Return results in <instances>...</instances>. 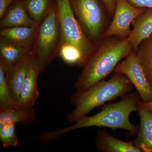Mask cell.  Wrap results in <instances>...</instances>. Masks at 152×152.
Returning <instances> with one entry per match:
<instances>
[{
	"label": "cell",
	"instance_id": "5bb4252c",
	"mask_svg": "<svg viewBox=\"0 0 152 152\" xmlns=\"http://www.w3.org/2000/svg\"><path fill=\"white\" fill-rule=\"evenodd\" d=\"M140 124L137 136L134 142L142 152H152V113L139 104Z\"/></svg>",
	"mask_w": 152,
	"mask_h": 152
},
{
	"label": "cell",
	"instance_id": "3957f363",
	"mask_svg": "<svg viewBox=\"0 0 152 152\" xmlns=\"http://www.w3.org/2000/svg\"><path fill=\"white\" fill-rule=\"evenodd\" d=\"M133 88L132 84L126 76L115 72L108 80L104 79L86 89L76 91L70 100L74 108L67 116V121L73 124L95 108L124 96Z\"/></svg>",
	"mask_w": 152,
	"mask_h": 152
},
{
	"label": "cell",
	"instance_id": "7402d4cb",
	"mask_svg": "<svg viewBox=\"0 0 152 152\" xmlns=\"http://www.w3.org/2000/svg\"><path fill=\"white\" fill-rule=\"evenodd\" d=\"M15 125V123H9L0 127V140L3 148L16 147L19 145Z\"/></svg>",
	"mask_w": 152,
	"mask_h": 152
},
{
	"label": "cell",
	"instance_id": "e0dca14e",
	"mask_svg": "<svg viewBox=\"0 0 152 152\" xmlns=\"http://www.w3.org/2000/svg\"><path fill=\"white\" fill-rule=\"evenodd\" d=\"M30 51L25 48L1 42L0 64L6 71H8Z\"/></svg>",
	"mask_w": 152,
	"mask_h": 152
},
{
	"label": "cell",
	"instance_id": "9a60e30c",
	"mask_svg": "<svg viewBox=\"0 0 152 152\" xmlns=\"http://www.w3.org/2000/svg\"><path fill=\"white\" fill-rule=\"evenodd\" d=\"M95 145L98 151L104 152H142L133 141L125 142L99 130L96 137Z\"/></svg>",
	"mask_w": 152,
	"mask_h": 152
},
{
	"label": "cell",
	"instance_id": "4fadbf2b",
	"mask_svg": "<svg viewBox=\"0 0 152 152\" xmlns=\"http://www.w3.org/2000/svg\"><path fill=\"white\" fill-rule=\"evenodd\" d=\"M129 39L135 53L141 42L152 34V9H146L133 21Z\"/></svg>",
	"mask_w": 152,
	"mask_h": 152
},
{
	"label": "cell",
	"instance_id": "8fae6325",
	"mask_svg": "<svg viewBox=\"0 0 152 152\" xmlns=\"http://www.w3.org/2000/svg\"><path fill=\"white\" fill-rule=\"evenodd\" d=\"M1 19V28L19 26L35 27L39 25L29 16L23 0H15Z\"/></svg>",
	"mask_w": 152,
	"mask_h": 152
},
{
	"label": "cell",
	"instance_id": "d6986e66",
	"mask_svg": "<svg viewBox=\"0 0 152 152\" xmlns=\"http://www.w3.org/2000/svg\"><path fill=\"white\" fill-rule=\"evenodd\" d=\"M55 0H23L29 16L39 24Z\"/></svg>",
	"mask_w": 152,
	"mask_h": 152
},
{
	"label": "cell",
	"instance_id": "30bf717a",
	"mask_svg": "<svg viewBox=\"0 0 152 152\" xmlns=\"http://www.w3.org/2000/svg\"><path fill=\"white\" fill-rule=\"evenodd\" d=\"M32 62V56L31 51H30L9 70L6 71L8 85L17 104L22 85Z\"/></svg>",
	"mask_w": 152,
	"mask_h": 152
},
{
	"label": "cell",
	"instance_id": "7c38bea8",
	"mask_svg": "<svg viewBox=\"0 0 152 152\" xmlns=\"http://www.w3.org/2000/svg\"><path fill=\"white\" fill-rule=\"evenodd\" d=\"M40 73L39 69L33 61L22 85L18 100V105L34 107L39 96L37 80Z\"/></svg>",
	"mask_w": 152,
	"mask_h": 152
},
{
	"label": "cell",
	"instance_id": "2e32d148",
	"mask_svg": "<svg viewBox=\"0 0 152 152\" xmlns=\"http://www.w3.org/2000/svg\"><path fill=\"white\" fill-rule=\"evenodd\" d=\"M36 110L34 107L17 105L9 108L0 109V127L9 123L27 125L34 121Z\"/></svg>",
	"mask_w": 152,
	"mask_h": 152
},
{
	"label": "cell",
	"instance_id": "484cf974",
	"mask_svg": "<svg viewBox=\"0 0 152 152\" xmlns=\"http://www.w3.org/2000/svg\"><path fill=\"white\" fill-rule=\"evenodd\" d=\"M140 104L152 113V101L147 102H143L141 101Z\"/></svg>",
	"mask_w": 152,
	"mask_h": 152
},
{
	"label": "cell",
	"instance_id": "8992f818",
	"mask_svg": "<svg viewBox=\"0 0 152 152\" xmlns=\"http://www.w3.org/2000/svg\"><path fill=\"white\" fill-rule=\"evenodd\" d=\"M56 1L61 29V44H72L77 47L86 63L94 50L95 45L86 35L79 23L72 9L70 0Z\"/></svg>",
	"mask_w": 152,
	"mask_h": 152
},
{
	"label": "cell",
	"instance_id": "ffe728a7",
	"mask_svg": "<svg viewBox=\"0 0 152 152\" xmlns=\"http://www.w3.org/2000/svg\"><path fill=\"white\" fill-rule=\"evenodd\" d=\"M64 62L83 67L86 62L80 50L72 44H61L58 55Z\"/></svg>",
	"mask_w": 152,
	"mask_h": 152
},
{
	"label": "cell",
	"instance_id": "277c9868",
	"mask_svg": "<svg viewBox=\"0 0 152 152\" xmlns=\"http://www.w3.org/2000/svg\"><path fill=\"white\" fill-rule=\"evenodd\" d=\"M61 34L55 0L38 26L32 49L33 61L41 73L58 55Z\"/></svg>",
	"mask_w": 152,
	"mask_h": 152
},
{
	"label": "cell",
	"instance_id": "ac0fdd59",
	"mask_svg": "<svg viewBox=\"0 0 152 152\" xmlns=\"http://www.w3.org/2000/svg\"><path fill=\"white\" fill-rule=\"evenodd\" d=\"M136 54L147 80L152 88V34L141 42Z\"/></svg>",
	"mask_w": 152,
	"mask_h": 152
},
{
	"label": "cell",
	"instance_id": "44dd1931",
	"mask_svg": "<svg viewBox=\"0 0 152 152\" xmlns=\"http://www.w3.org/2000/svg\"><path fill=\"white\" fill-rule=\"evenodd\" d=\"M18 105L7 80V72L0 64V109L9 108Z\"/></svg>",
	"mask_w": 152,
	"mask_h": 152
},
{
	"label": "cell",
	"instance_id": "603a6c76",
	"mask_svg": "<svg viewBox=\"0 0 152 152\" xmlns=\"http://www.w3.org/2000/svg\"><path fill=\"white\" fill-rule=\"evenodd\" d=\"M131 4L137 7L152 9V0H127Z\"/></svg>",
	"mask_w": 152,
	"mask_h": 152
},
{
	"label": "cell",
	"instance_id": "d4e9b609",
	"mask_svg": "<svg viewBox=\"0 0 152 152\" xmlns=\"http://www.w3.org/2000/svg\"><path fill=\"white\" fill-rule=\"evenodd\" d=\"M15 0H0V18H1Z\"/></svg>",
	"mask_w": 152,
	"mask_h": 152
},
{
	"label": "cell",
	"instance_id": "ba28073f",
	"mask_svg": "<svg viewBox=\"0 0 152 152\" xmlns=\"http://www.w3.org/2000/svg\"><path fill=\"white\" fill-rule=\"evenodd\" d=\"M114 72L122 74L128 78L136 88L142 102L152 101V88L147 80L136 53L133 50L117 65Z\"/></svg>",
	"mask_w": 152,
	"mask_h": 152
},
{
	"label": "cell",
	"instance_id": "9c48e42d",
	"mask_svg": "<svg viewBox=\"0 0 152 152\" xmlns=\"http://www.w3.org/2000/svg\"><path fill=\"white\" fill-rule=\"evenodd\" d=\"M38 26L1 28L0 42L25 48L31 51Z\"/></svg>",
	"mask_w": 152,
	"mask_h": 152
},
{
	"label": "cell",
	"instance_id": "cb8c5ba5",
	"mask_svg": "<svg viewBox=\"0 0 152 152\" xmlns=\"http://www.w3.org/2000/svg\"><path fill=\"white\" fill-rule=\"evenodd\" d=\"M108 13L111 16H113L116 0H101Z\"/></svg>",
	"mask_w": 152,
	"mask_h": 152
},
{
	"label": "cell",
	"instance_id": "7a4b0ae2",
	"mask_svg": "<svg viewBox=\"0 0 152 152\" xmlns=\"http://www.w3.org/2000/svg\"><path fill=\"white\" fill-rule=\"evenodd\" d=\"M133 50L128 38L104 37L95 46L75 83L76 91L86 89L104 80Z\"/></svg>",
	"mask_w": 152,
	"mask_h": 152
},
{
	"label": "cell",
	"instance_id": "5b68a950",
	"mask_svg": "<svg viewBox=\"0 0 152 152\" xmlns=\"http://www.w3.org/2000/svg\"><path fill=\"white\" fill-rule=\"evenodd\" d=\"M71 7L86 35L95 46L107 28L106 12L98 0H70Z\"/></svg>",
	"mask_w": 152,
	"mask_h": 152
},
{
	"label": "cell",
	"instance_id": "52a82bcc",
	"mask_svg": "<svg viewBox=\"0 0 152 152\" xmlns=\"http://www.w3.org/2000/svg\"><path fill=\"white\" fill-rule=\"evenodd\" d=\"M146 9L135 7L127 0H116L113 20L107 28L104 37H129L132 32L131 25Z\"/></svg>",
	"mask_w": 152,
	"mask_h": 152
},
{
	"label": "cell",
	"instance_id": "6da1fadb",
	"mask_svg": "<svg viewBox=\"0 0 152 152\" xmlns=\"http://www.w3.org/2000/svg\"><path fill=\"white\" fill-rule=\"evenodd\" d=\"M141 101L137 92L129 93L124 96L118 102L104 105L100 112L94 115L84 116L69 126L40 134L39 139L48 144L69 132L91 127L121 129L128 131L131 134H136L138 128L131 122L129 117L132 112L137 111Z\"/></svg>",
	"mask_w": 152,
	"mask_h": 152
}]
</instances>
